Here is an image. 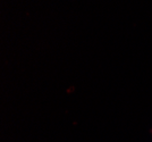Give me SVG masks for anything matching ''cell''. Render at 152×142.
<instances>
[{
	"instance_id": "cell-1",
	"label": "cell",
	"mask_w": 152,
	"mask_h": 142,
	"mask_svg": "<svg viewBox=\"0 0 152 142\" xmlns=\"http://www.w3.org/2000/svg\"><path fill=\"white\" fill-rule=\"evenodd\" d=\"M151 133H152V130H151Z\"/></svg>"
}]
</instances>
